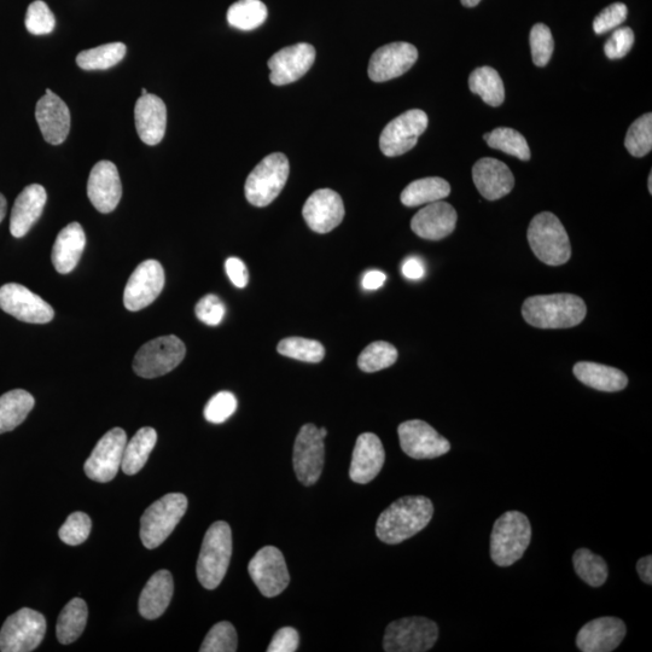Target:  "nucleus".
I'll return each mask as SVG.
<instances>
[{
	"mask_svg": "<svg viewBox=\"0 0 652 652\" xmlns=\"http://www.w3.org/2000/svg\"><path fill=\"white\" fill-rule=\"evenodd\" d=\"M432 500L423 496L403 497L384 510L378 517L376 534L383 543H403L423 531L432 521Z\"/></svg>",
	"mask_w": 652,
	"mask_h": 652,
	"instance_id": "obj_1",
	"label": "nucleus"
},
{
	"mask_svg": "<svg viewBox=\"0 0 652 652\" xmlns=\"http://www.w3.org/2000/svg\"><path fill=\"white\" fill-rule=\"evenodd\" d=\"M585 301L572 294L531 296L522 305V316L538 329H569L584 322Z\"/></svg>",
	"mask_w": 652,
	"mask_h": 652,
	"instance_id": "obj_2",
	"label": "nucleus"
},
{
	"mask_svg": "<svg viewBox=\"0 0 652 652\" xmlns=\"http://www.w3.org/2000/svg\"><path fill=\"white\" fill-rule=\"evenodd\" d=\"M532 539V526L520 511H508L494 523L491 557L499 567H510L525 555Z\"/></svg>",
	"mask_w": 652,
	"mask_h": 652,
	"instance_id": "obj_3",
	"label": "nucleus"
},
{
	"mask_svg": "<svg viewBox=\"0 0 652 652\" xmlns=\"http://www.w3.org/2000/svg\"><path fill=\"white\" fill-rule=\"evenodd\" d=\"M232 556V532L224 521L213 523L203 539L197 578L207 590H215L224 580Z\"/></svg>",
	"mask_w": 652,
	"mask_h": 652,
	"instance_id": "obj_4",
	"label": "nucleus"
},
{
	"mask_svg": "<svg viewBox=\"0 0 652 652\" xmlns=\"http://www.w3.org/2000/svg\"><path fill=\"white\" fill-rule=\"evenodd\" d=\"M528 242L541 263L549 266L567 264L572 256L567 231L550 212L535 215L528 227Z\"/></svg>",
	"mask_w": 652,
	"mask_h": 652,
	"instance_id": "obj_5",
	"label": "nucleus"
},
{
	"mask_svg": "<svg viewBox=\"0 0 652 652\" xmlns=\"http://www.w3.org/2000/svg\"><path fill=\"white\" fill-rule=\"evenodd\" d=\"M188 509V498L182 493H170L145 510L141 518L142 543L153 550L165 543Z\"/></svg>",
	"mask_w": 652,
	"mask_h": 652,
	"instance_id": "obj_6",
	"label": "nucleus"
},
{
	"mask_svg": "<svg viewBox=\"0 0 652 652\" xmlns=\"http://www.w3.org/2000/svg\"><path fill=\"white\" fill-rule=\"evenodd\" d=\"M290 165L282 153L266 156L249 174L246 182V197L250 205L263 208L277 199L288 182Z\"/></svg>",
	"mask_w": 652,
	"mask_h": 652,
	"instance_id": "obj_7",
	"label": "nucleus"
},
{
	"mask_svg": "<svg viewBox=\"0 0 652 652\" xmlns=\"http://www.w3.org/2000/svg\"><path fill=\"white\" fill-rule=\"evenodd\" d=\"M439 637V628L427 617H405L389 624L384 634L383 649L387 652H426Z\"/></svg>",
	"mask_w": 652,
	"mask_h": 652,
	"instance_id": "obj_8",
	"label": "nucleus"
},
{
	"mask_svg": "<svg viewBox=\"0 0 652 652\" xmlns=\"http://www.w3.org/2000/svg\"><path fill=\"white\" fill-rule=\"evenodd\" d=\"M185 354L184 342L177 336L157 337L139 349L133 360V370L143 378L161 377L176 369Z\"/></svg>",
	"mask_w": 652,
	"mask_h": 652,
	"instance_id": "obj_9",
	"label": "nucleus"
},
{
	"mask_svg": "<svg viewBox=\"0 0 652 652\" xmlns=\"http://www.w3.org/2000/svg\"><path fill=\"white\" fill-rule=\"evenodd\" d=\"M46 620L38 611L22 608L8 617L0 630V651L29 652L43 642Z\"/></svg>",
	"mask_w": 652,
	"mask_h": 652,
	"instance_id": "obj_10",
	"label": "nucleus"
},
{
	"mask_svg": "<svg viewBox=\"0 0 652 652\" xmlns=\"http://www.w3.org/2000/svg\"><path fill=\"white\" fill-rule=\"evenodd\" d=\"M248 572L256 587L267 598L281 595L290 582L283 553L275 546H265L256 552L249 563Z\"/></svg>",
	"mask_w": 652,
	"mask_h": 652,
	"instance_id": "obj_11",
	"label": "nucleus"
},
{
	"mask_svg": "<svg viewBox=\"0 0 652 652\" xmlns=\"http://www.w3.org/2000/svg\"><path fill=\"white\" fill-rule=\"evenodd\" d=\"M428 115L421 109H412L390 121L380 137V148L384 155H404L416 147L418 138L426 132Z\"/></svg>",
	"mask_w": 652,
	"mask_h": 652,
	"instance_id": "obj_12",
	"label": "nucleus"
},
{
	"mask_svg": "<svg viewBox=\"0 0 652 652\" xmlns=\"http://www.w3.org/2000/svg\"><path fill=\"white\" fill-rule=\"evenodd\" d=\"M127 444L124 429L114 428L98 441L95 450L84 465L85 474L96 482L107 483L115 479L121 468Z\"/></svg>",
	"mask_w": 652,
	"mask_h": 652,
	"instance_id": "obj_13",
	"label": "nucleus"
},
{
	"mask_svg": "<svg viewBox=\"0 0 652 652\" xmlns=\"http://www.w3.org/2000/svg\"><path fill=\"white\" fill-rule=\"evenodd\" d=\"M294 470L296 477L305 486L317 483L323 473L325 462L324 439L314 424H305L300 429L294 446Z\"/></svg>",
	"mask_w": 652,
	"mask_h": 652,
	"instance_id": "obj_14",
	"label": "nucleus"
},
{
	"mask_svg": "<svg viewBox=\"0 0 652 652\" xmlns=\"http://www.w3.org/2000/svg\"><path fill=\"white\" fill-rule=\"evenodd\" d=\"M0 308L10 316L31 324L50 323L54 308L21 284L9 283L0 288Z\"/></svg>",
	"mask_w": 652,
	"mask_h": 652,
	"instance_id": "obj_15",
	"label": "nucleus"
},
{
	"mask_svg": "<svg viewBox=\"0 0 652 652\" xmlns=\"http://www.w3.org/2000/svg\"><path fill=\"white\" fill-rule=\"evenodd\" d=\"M165 287V271L156 260H145L132 273L126 284L124 304L128 311L137 312L153 304Z\"/></svg>",
	"mask_w": 652,
	"mask_h": 652,
	"instance_id": "obj_16",
	"label": "nucleus"
},
{
	"mask_svg": "<svg viewBox=\"0 0 652 652\" xmlns=\"http://www.w3.org/2000/svg\"><path fill=\"white\" fill-rule=\"evenodd\" d=\"M398 434L401 450L413 459L438 458L451 450L450 441L419 419L401 423Z\"/></svg>",
	"mask_w": 652,
	"mask_h": 652,
	"instance_id": "obj_17",
	"label": "nucleus"
},
{
	"mask_svg": "<svg viewBox=\"0 0 652 652\" xmlns=\"http://www.w3.org/2000/svg\"><path fill=\"white\" fill-rule=\"evenodd\" d=\"M316 61V49L299 43L276 52L269 60L270 80L273 85L284 86L300 80Z\"/></svg>",
	"mask_w": 652,
	"mask_h": 652,
	"instance_id": "obj_18",
	"label": "nucleus"
},
{
	"mask_svg": "<svg viewBox=\"0 0 652 652\" xmlns=\"http://www.w3.org/2000/svg\"><path fill=\"white\" fill-rule=\"evenodd\" d=\"M418 60V51L412 44L399 42L382 46L372 55L369 77L375 83H384L409 72Z\"/></svg>",
	"mask_w": 652,
	"mask_h": 652,
	"instance_id": "obj_19",
	"label": "nucleus"
},
{
	"mask_svg": "<svg viewBox=\"0 0 652 652\" xmlns=\"http://www.w3.org/2000/svg\"><path fill=\"white\" fill-rule=\"evenodd\" d=\"M306 224L317 234H328L345 218L341 196L331 189L314 191L302 209Z\"/></svg>",
	"mask_w": 652,
	"mask_h": 652,
	"instance_id": "obj_20",
	"label": "nucleus"
},
{
	"mask_svg": "<svg viewBox=\"0 0 652 652\" xmlns=\"http://www.w3.org/2000/svg\"><path fill=\"white\" fill-rule=\"evenodd\" d=\"M87 195L98 212L112 213L118 207L122 196V185L118 168L110 161H100L92 168Z\"/></svg>",
	"mask_w": 652,
	"mask_h": 652,
	"instance_id": "obj_21",
	"label": "nucleus"
},
{
	"mask_svg": "<svg viewBox=\"0 0 652 652\" xmlns=\"http://www.w3.org/2000/svg\"><path fill=\"white\" fill-rule=\"evenodd\" d=\"M626 633L624 621L617 617H599L581 628L576 645L582 652H610L619 648Z\"/></svg>",
	"mask_w": 652,
	"mask_h": 652,
	"instance_id": "obj_22",
	"label": "nucleus"
},
{
	"mask_svg": "<svg viewBox=\"0 0 652 652\" xmlns=\"http://www.w3.org/2000/svg\"><path fill=\"white\" fill-rule=\"evenodd\" d=\"M36 119L46 142L60 145L71 131V112L56 93L46 90L36 107Z\"/></svg>",
	"mask_w": 652,
	"mask_h": 652,
	"instance_id": "obj_23",
	"label": "nucleus"
},
{
	"mask_svg": "<svg viewBox=\"0 0 652 652\" xmlns=\"http://www.w3.org/2000/svg\"><path fill=\"white\" fill-rule=\"evenodd\" d=\"M457 219L450 203L438 201L429 203L412 218L411 229L423 240L440 241L456 230Z\"/></svg>",
	"mask_w": 652,
	"mask_h": 652,
	"instance_id": "obj_24",
	"label": "nucleus"
},
{
	"mask_svg": "<svg viewBox=\"0 0 652 652\" xmlns=\"http://www.w3.org/2000/svg\"><path fill=\"white\" fill-rule=\"evenodd\" d=\"M386 461V452L377 435L364 433L355 442L349 476L355 483L366 485L376 479Z\"/></svg>",
	"mask_w": 652,
	"mask_h": 652,
	"instance_id": "obj_25",
	"label": "nucleus"
},
{
	"mask_svg": "<svg viewBox=\"0 0 652 652\" xmlns=\"http://www.w3.org/2000/svg\"><path fill=\"white\" fill-rule=\"evenodd\" d=\"M473 179L483 199L497 201L509 195L515 186L514 174L504 162L485 157L473 167Z\"/></svg>",
	"mask_w": 652,
	"mask_h": 652,
	"instance_id": "obj_26",
	"label": "nucleus"
},
{
	"mask_svg": "<svg viewBox=\"0 0 652 652\" xmlns=\"http://www.w3.org/2000/svg\"><path fill=\"white\" fill-rule=\"evenodd\" d=\"M136 128L141 141L148 145L161 143L167 127L165 102L155 95L141 96L135 108Z\"/></svg>",
	"mask_w": 652,
	"mask_h": 652,
	"instance_id": "obj_27",
	"label": "nucleus"
},
{
	"mask_svg": "<svg viewBox=\"0 0 652 652\" xmlns=\"http://www.w3.org/2000/svg\"><path fill=\"white\" fill-rule=\"evenodd\" d=\"M48 194L44 186L28 185L15 201L11 212L10 232L15 238L25 237L44 212Z\"/></svg>",
	"mask_w": 652,
	"mask_h": 652,
	"instance_id": "obj_28",
	"label": "nucleus"
},
{
	"mask_svg": "<svg viewBox=\"0 0 652 652\" xmlns=\"http://www.w3.org/2000/svg\"><path fill=\"white\" fill-rule=\"evenodd\" d=\"M85 246L86 236L83 226L72 223L64 227L52 248V264L56 271L61 275L71 273L79 264Z\"/></svg>",
	"mask_w": 652,
	"mask_h": 652,
	"instance_id": "obj_29",
	"label": "nucleus"
},
{
	"mask_svg": "<svg viewBox=\"0 0 652 652\" xmlns=\"http://www.w3.org/2000/svg\"><path fill=\"white\" fill-rule=\"evenodd\" d=\"M173 576L168 570H159L145 585L139 597V614L144 619L155 620L165 614L173 597Z\"/></svg>",
	"mask_w": 652,
	"mask_h": 652,
	"instance_id": "obj_30",
	"label": "nucleus"
},
{
	"mask_svg": "<svg viewBox=\"0 0 652 652\" xmlns=\"http://www.w3.org/2000/svg\"><path fill=\"white\" fill-rule=\"evenodd\" d=\"M573 372L581 383L599 392H620L628 384L625 372L603 364L580 362L574 365Z\"/></svg>",
	"mask_w": 652,
	"mask_h": 652,
	"instance_id": "obj_31",
	"label": "nucleus"
},
{
	"mask_svg": "<svg viewBox=\"0 0 652 652\" xmlns=\"http://www.w3.org/2000/svg\"><path fill=\"white\" fill-rule=\"evenodd\" d=\"M36 400L23 389L11 390L0 397V434L11 432L33 410Z\"/></svg>",
	"mask_w": 652,
	"mask_h": 652,
	"instance_id": "obj_32",
	"label": "nucleus"
},
{
	"mask_svg": "<svg viewBox=\"0 0 652 652\" xmlns=\"http://www.w3.org/2000/svg\"><path fill=\"white\" fill-rule=\"evenodd\" d=\"M451 194V185L445 179L430 177L415 180L401 192V203L406 207L429 205L446 199Z\"/></svg>",
	"mask_w": 652,
	"mask_h": 652,
	"instance_id": "obj_33",
	"label": "nucleus"
},
{
	"mask_svg": "<svg viewBox=\"0 0 652 652\" xmlns=\"http://www.w3.org/2000/svg\"><path fill=\"white\" fill-rule=\"evenodd\" d=\"M157 441L154 428L139 429L130 442H127L122 457L121 468L126 475H136L144 468Z\"/></svg>",
	"mask_w": 652,
	"mask_h": 652,
	"instance_id": "obj_34",
	"label": "nucleus"
},
{
	"mask_svg": "<svg viewBox=\"0 0 652 652\" xmlns=\"http://www.w3.org/2000/svg\"><path fill=\"white\" fill-rule=\"evenodd\" d=\"M89 609L83 599L74 598L61 611L58 616L56 634L58 642L72 644L83 634L87 624Z\"/></svg>",
	"mask_w": 652,
	"mask_h": 652,
	"instance_id": "obj_35",
	"label": "nucleus"
},
{
	"mask_svg": "<svg viewBox=\"0 0 652 652\" xmlns=\"http://www.w3.org/2000/svg\"><path fill=\"white\" fill-rule=\"evenodd\" d=\"M469 87L471 92L479 95L488 106L499 107L505 100L503 80L492 67L475 69L470 75Z\"/></svg>",
	"mask_w": 652,
	"mask_h": 652,
	"instance_id": "obj_36",
	"label": "nucleus"
},
{
	"mask_svg": "<svg viewBox=\"0 0 652 652\" xmlns=\"http://www.w3.org/2000/svg\"><path fill=\"white\" fill-rule=\"evenodd\" d=\"M126 45L110 43L98 48L81 51L77 56V63L84 71H107L124 60Z\"/></svg>",
	"mask_w": 652,
	"mask_h": 652,
	"instance_id": "obj_37",
	"label": "nucleus"
},
{
	"mask_svg": "<svg viewBox=\"0 0 652 652\" xmlns=\"http://www.w3.org/2000/svg\"><path fill=\"white\" fill-rule=\"evenodd\" d=\"M267 8L261 0H238L227 11V22L241 31H253L267 19Z\"/></svg>",
	"mask_w": 652,
	"mask_h": 652,
	"instance_id": "obj_38",
	"label": "nucleus"
},
{
	"mask_svg": "<svg viewBox=\"0 0 652 652\" xmlns=\"http://www.w3.org/2000/svg\"><path fill=\"white\" fill-rule=\"evenodd\" d=\"M483 138L493 149L503 151V153L515 156L522 161L531 159V149H529L526 138L512 128H496V130L486 133Z\"/></svg>",
	"mask_w": 652,
	"mask_h": 652,
	"instance_id": "obj_39",
	"label": "nucleus"
},
{
	"mask_svg": "<svg viewBox=\"0 0 652 652\" xmlns=\"http://www.w3.org/2000/svg\"><path fill=\"white\" fill-rule=\"evenodd\" d=\"M573 564L576 574L592 587H601L608 579V566L601 556L589 549H579L574 553Z\"/></svg>",
	"mask_w": 652,
	"mask_h": 652,
	"instance_id": "obj_40",
	"label": "nucleus"
},
{
	"mask_svg": "<svg viewBox=\"0 0 652 652\" xmlns=\"http://www.w3.org/2000/svg\"><path fill=\"white\" fill-rule=\"evenodd\" d=\"M277 351L283 357L300 360V362L317 364L325 357V348L319 341L288 337L278 343Z\"/></svg>",
	"mask_w": 652,
	"mask_h": 652,
	"instance_id": "obj_41",
	"label": "nucleus"
},
{
	"mask_svg": "<svg viewBox=\"0 0 652 652\" xmlns=\"http://www.w3.org/2000/svg\"><path fill=\"white\" fill-rule=\"evenodd\" d=\"M398 351L388 342L377 341L364 349L358 358L359 369L372 374L397 363Z\"/></svg>",
	"mask_w": 652,
	"mask_h": 652,
	"instance_id": "obj_42",
	"label": "nucleus"
},
{
	"mask_svg": "<svg viewBox=\"0 0 652 652\" xmlns=\"http://www.w3.org/2000/svg\"><path fill=\"white\" fill-rule=\"evenodd\" d=\"M625 145L634 157H644L652 149V114L648 113L633 122L627 132Z\"/></svg>",
	"mask_w": 652,
	"mask_h": 652,
	"instance_id": "obj_43",
	"label": "nucleus"
},
{
	"mask_svg": "<svg viewBox=\"0 0 652 652\" xmlns=\"http://www.w3.org/2000/svg\"><path fill=\"white\" fill-rule=\"evenodd\" d=\"M238 638L234 625L223 621L214 625L201 645V652H235Z\"/></svg>",
	"mask_w": 652,
	"mask_h": 652,
	"instance_id": "obj_44",
	"label": "nucleus"
},
{
	"mask_svg": "<svg viewBox=\"0 0 652 652\" xmlns=\"http://www.w3.org/2000/svg\"><path fill=\"white\" fill-rule=\"evenodd\" d=\"M25 25L27 31L34 36H45L54 31L56 20L48 4L36 0L28 7Z\"/></svg>",
	"mask_w": 652,
	"mask_h": 652,
	"instance_id": "obj_45",
	"label": "nucleus"
},
{
	"mask_svg": "<svg viewBox=\"0 0 652 652\" xmlns=\"http://www.w3.org/2000/svg\"><path fill=\"white\" fill-rule=\"evenodd\" d=\"M91 528L92 522L89 515L84 512H73L64 522L58 535L64 544L78 546L90 537Z\"/></svg>",
	"mask_w": 652,
	"mask_h": 652,
	"instance_id": "obj_46",
	"label": "nucleus"
},
{
	"mask_svg": "<svg viewBox=\"0 0 652 652\" xmlns=\"http://www.w3.org/2000/svg\"><path fill=\"white\" fill-rule=\"evenodd\" d=\"M531 49L535 66L545 67L550 62L555 43L550 28L544 23H537L531 31Z\"/></svg>",
	"mask_w": 652,
	"mask_h": 652,
	"instance_id": "obj_47",
	"label": "nucleus"
},
{
	"mask_svg": "<svg viewBox=\"0 0 652 652\" xmlns=\"http://www.w3.org/2000/svg\"><path fill=\"white\" fill-rule=\"evenodd\" d=\"M237 399L230 392H220L208 401L205 418L209 423L221 424L227 421L237 410Z\"/></svg>",
	"mask_w": 652,
	"mask_h": 652,
	"instance_id": "obj_48",
	"label": "nucleus"
},
{
	"mask_svg": "<svg viewBox=\"0 0 652 652\" xmlns=\"http://www.w3.org/2000/svg\"><path fill=\"white\" fill-rule=\"evenodd\" d=\"M628 9L624 3H614L605 8L593 21L596 34H604L619 28L627 19Z\"/></svg>",
	"mask_w": 652,
	"mask_h": 652,
	"instance_id": "obj_49",
	"label": "nucleus"
},
{
	"mask_svg": "<svg viewBox=\"0 0 652 652\" xmlns=\"http://www.w3.org/2000/svg\"><path fill=\"white\" fill-rule=\"evenodd\" d=\"M196 316L209 326H218L225 317L224 302L217 295H206L199 301L195 308Z\"/></svg>",
	"mask_w": 652,
	"mask_h": 652,
	"instance_id": "obj_50",
	"label": "nucleus"
},
{
	"mask_svg": "<svg viewBox=\"0 0 652 652\" xmlns=\"http://www.w3.org/2000/svg\"><path fill=\"white\" fill-rule=\"evenodd\" d=\"M634 44V33L630 27L617 28L607 43L604 52L610 60H620L631 51Z\"/></svg>",
	"mask_w": 652,
	"mask_h": 652,
	"instance_id": "obj_51",
	"label": "nucleus"
},
{
	"mask_svg": "<svg viewBox=\"0 0 652 652\" xmlns=\"http://www.w3.org/2000/svg\"><path fill=\"white\" fill-rule=\"evenodd\" d=\"M299 643L298 631L293 627H283L273 636L267 652H295L299 648Z\"/></svg>",
	"mask_w": 652,
	"mask_h": 652,
	"instance_id": "obj_52",
	"label": "nucleus"
},
{
	"mask_svg": "<svg viewBox=\"0 0 652 652\" xmlns=\"http://www.w3.org/2000/svg\"><path fill=\"white\" fill-rule=\"evenodd\" d=\"M227 276L235 287L246 288L249 282V273L246 264L241 259L229 258L225 263Z\"/></svg>",
	"mask_w": 652,
	"mask_h": 652,
	"instance_id": "obj_53",
	"label": "nucleus"
},
{
	"mask_svg": "<svg viewBox=\"0 0 652 652\" xmlns=\"http://www.w3.org/2000/svg\"><path fill=\"white\" fill-rule=\"evenodd\" d=\"M403 275L410 281H419L426 276V266L418 258H409L403 265Z\"/></svg>",
	"mask_w": 652,
	"mask_h": 652,
	"instance_id": "obj_54",
	"label": "nucleus"
},
{
	"mask_svg": "<svg viewBox=\"0 0 652 652\" xmlns=\"http://www.w3.org/2000/svg\"><path fill=\"white\" fill-rule=\"evenodd\" d=\"M387 276L382 271L372 270L366 272L363 277V288L366 290H377L383 287Z\"/></svg>",
	"mask_w": 652,
	"mask_h": 652,
	"instance_id": "obj_55",
	"label": "nucleus"
},
{
	"mask_svg": "<svg viewBox=\"0 0 652 652\" xmlns=\"http://www.w3.org/2000/svg\"><path fill=\"white\" fill-rule=\"evenodd\" d=\"M637 572L645 584H652V557L646 556L640 558L637 563Z\"/></svg>",
	"mask_w": 652,
	"mask_h": 652,
	"instance_id": "obj_56",
	"label": "nucleus"
},
{
	"mask_svg": "<svg viewBox=\"0 0 652 652\" xmlns=\"http://www.w3.org/2000/svg\"><path fill=\"white\" fill-rule=\"evenodd\" d=\"M7 207H8L7 199H5V197L2 194H0V223H2V221L5 218V215H7Z\"/></svg>",
	"mask_w": 652,
	"mask_h": 652,
	"instance_id": "obj_57",
	"label": "nucleus"
},
{
	"mask_svg": "<svg viewBox=\"0 0 652 652\" xmlns=\"http://www.w3.org/2000/svg\"><path fill=\"white\" fill-rule=\"evenodd\" d=\"M481 0H462V4L467 8H474L479 5Z\"/></svg>",
	"mask_w": 652,
	"mask_h": 652,
	"instance_id": "obj_58",
	"label": "nucleus"
},
{
	"mask_svg": "<svg viewBox=\"0 0 652 652\" xmlns=\"http://www.w3.org/2000/svg\"><path fill=\"white\" fill-rule=\"evenodd\" d=\"M319 434L320 436H322V439H325L326 436H328V430H326L325 428H319Z\"/></svg>",
	"mask_w": 652,
	"mask_h": 652,
	"instance_id": "obj_59",
	"label": "nucleus"
},
{
	"mask_svg": "<svg viewBox=\"0 0 652 652\" xmlns=\"http://www.w3.org/2000/svg\"><path fill=\"white\" fill-rule=\"evenodd\" d=\"M648 186H649V192H650V194H652V173H650V176H649Z\"/></svg>",
	"mask_w": 652,
	"mask_h": 652,
	"instance_id": "obj_60",
	"label": "nucleus"
},
{
	"mask_svg": "<svg viewBox=\"0 0 652 652\" xmlns=\"http://www.w3.org/2000/svg\"><path fill=\"white\" fill-rule=\"evenodd\" d=\"M145 95H148V91L145 90V89H143V90H142V96H145Z\"/></svg>",
	"mask_w": 652,
	"mask_h": 652,
	"instance_id": "obj_61",
	"label": "nucleus"
}]
</instances>
